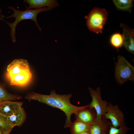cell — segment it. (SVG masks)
<instances>
[{
	"instance_id": "obj_3",
	"label": "cell",
	"mask_w": 134,
	"mask_h": 134,
	"mask_svg": "<svg viewBox=\"0 0 134 134\" xmlns=\"http://www.w3.org/2000/svg\"><path fill=\"white\" fill-rule=\"evenodd\" d=\"M108 14L103 8L94 7L85 17L88 28L97 34L102 33L103 27L107 19Z\"/></svg>"
},
{
	"instance_id": "obj_19",
	"label": "cell",
	"mask_w": 134,
	"mask_h": 134,
	"mask_svg": "<svg viewBox=\"0 0 134 134\" xmlns=\"http://www.w3.org/2000/svg\"><path fill=\"white\" fill-rule=\"evenodd\" d=\"M12 128L8 123L6 117L0 114V131L2 134H9Z\"/></svg>"
},
{
	"instance_id": "obj_1",
	"label": "cell",
	"mask_w": 134,
	"mask_h": 134,
	"mask_svg": "<svg viewBox=\"0 0 134 134\" xmlns=\"http://www.w3.org/2000/svg\"><path fill=\"white\" fill-rule=\"evenodd\" d=\"M72 95H61L56 94L55 91H51L49 95H44L32 92L27 95L25 98L27 99L37 101L52 107L60 109L63 111L66 116L64 128L70 127L72 122L71 116L79 110L85 107V106H78L72 104L70 99Z\"/></svg>"
},
{
	"instance_id": "obj_10",
	"label": "cell",
	"mask_w": 134,
	"mask_h": 134,
	"mask_svg": "<svg viewBox=\"0 0 134 134\" xmlns=\"http://www.w3.org/2000/svg\"><path fill=\"white\" fill-rule=\"evenodd\" d=\"M32 77V74L30 70L14 75L7 79L11 85L23 86L29 83Z\"/></svg>"
},
{
	"instance_id": "obj_8",
	"label": "cell",
	"mask_w": 134,
	"mask_h": 134,
	"mask_svg": "<svg viewBox=\"0 0 134 134\" xmlns=\"http://www.w3.org/2000/svg\"><path fill=\"white\" fill-rule=\"evenodd\" d=\"M30 70L27 60L23 59H15L7 66L6 76L7 78L12 75Z\"/></svg>"
},
{
	"instance_id": "obj_20",
	"label": "cell",
	"mask_w": 134,
	"mask_h": 134,
	"mask_svg": "<svg viewBox=\"0 0 134 134\" xmlns=\"http://www.w3.org/2000/svg\"><path fill=\"white\" fill-rule=\"evenodd\" d=\"M131 129L126 125L117 128L114 127L111 125L107 134H126L128 130Z\"/></svg>"
},
{
	"instance_id": "obj_6",
	"label": "cell",
	"mask_w": 134,
	"mask_h": 134,
	"mask_svg": "<svg viewBox=\"0 0 134 134\" xmlns=\"http://www.w3.org/2000/svg\"><path fill=\"white\" fill-rule=\"evenodd\" d=\"M107 108V112L102 117L106 119L109 120L112 126L117 128L126 125L124 114L119 109L117 104L113 105L110 102Z\"/></svg>"
},
{
	"instance_id": "obj_16",
	"label": "cell",
	"mask_w": 134,
	"mask_h": 134,
	"mask_svg": "<svg viewBox=\"0 0 134 134\" xmlns=\"http://www.w3.org/2000/svg\"><path fill=\"white\" fill-rule=\"evenodd\" d=\"M21 98V96L9 93L5 84L0 82V103L7 101L16 100Z\"/></svg>"
},
{
	"instance_id": "obj_21",
	"label": "cell",
	"mask_w": 134,
	"mask_h": 134,
	"mask_svg": "<svg viewBox=\"0 0 134 134\" xmlns=\"http://www.w3.org/2000/svg\"><path fill=\"white\" fill-rule=\"evenodd\" d=\"M2 11V9L0 7V21H4L5 20L4 19V18L3 16V15L1 14Z\"/></svg>"
},
{
	"instance_id": "obj_2",
	"label": "cell",
	"mask_w": 134,
	"mask_h": 134,
	"mask_svg": "<svg viewBox=\"0 0 134 134\" xmlns=\"http://www.w3.org/2000/svg\"><path fill=\"white\" fill-rule=\"evenodd\" d=\"M26 7L25 10L22 11L17 9L12 6L8 7L9 9L12 10L13 13L11 15L8 16L3 17L8 19L12 18H15L14 21L12 23L6 21H4L9 26L10 28V35L12 41L14 43L16 42L15 36L16 29V26L21 21L25 20H32L34 21L36 25L40 31H42L41 28L38 24L37 21V16L40 13L50 10L52 9L47 7L32 9L28 7L25 3Z\"/></svg>"
},
{
	"instance_id": "obj_9",
	"label": "cell",
	"mask_w": 134,
	"mask_h": 134,
	"mask_svg": "<svg viewBox=\"0 0 134 134\" xmlns=\"http://www.w3.org/2000/svg\"><path fill=\"white\" fill-rule=\"evenodd\" d=\"M22 102L12 101H7L0 103V114L6 117H8L16 112L22 107Z\"/></svg>"
},
{
	"instance_id": "obj_18",
	"label": "cell",
	"mask_w": 134,
	"mask_h": 134,
	"mask_svg": "<svg viewBox=\"0 0 134 134\" xmlns=\"http://www.w3.org/2000/svg\"><path fill=\"white\" fill-rule=\"evenodd\" d=\"M110 43L112 47L118 49L123 45V40L122 35L119 33H114L110 37Z\"/></svg>"
},
{
	"instance_id": "obj_5",
	"label": "cell",
	"mask_w": 134,
	"mask_h": 134,
	"mask_svg": "<svg viewBox=\"0 0 134 134\" xmlns=\"http://www.w3.org/2000/svg\"><path fill=\"white\" fill-rule=\"evenodd\" d=\"M88 89L92 99L91 102L89 104V106L95 110L97 114V121H100L103 116L107 112V107L108 103L102 100L100 87L94 90L88 87Z\"/></svg>"
},
{
	"instance_id": "obj_22",
	"label": "cell",
	"mask_w": 134,
	"mask_h": 134,
	"mask_svg": "<svg viewBox=\"0 0 134 134\" xmlns=\"http://www.w3.org/2000/svg\"><path fill=\"white\" fill-rule=\"evenodd\" d=\"M80 134H89V132H83Z\"/></svg>"
},
{
	"instance_id": "obj_7",
	"label": "cell",
	"mask_w": 134,
	"mask_h": 134,
	"mask_svg": "<svg viewBox=\"0 0 134 134\" xmlns=\"http://www.w3.org/2000/svg\"><path fill=\"white\" fill-rule=\"evenodd\" d=\"M74 114L76 119L90 125L97 122L96 112L94 109L89 107V104L78 110Z\"/></svg>"
},
{
	"instance_id": "obj_17",
	"label": "cell",
	"mask_w": 134,
	"mask_h": 134,
	"mask_svg": "<svg viewBox=\"0 0 134 134\" xmlns=\"http://www.w3.org/2000/svg\"><path fill=\"white\" fill-rule=\"evenodd\" d=\"M113 1L118 10L131 12L133 5V0H113Z\"/></svg>"
},
{
	"instance_id": "obj_15",
	"label": "cell",
	"mask_w": 134,
	"mask_h": 134,
	"mask_svg": "<svg viewBox=\"0 0 134 134\" xmlns=\"http://www.w3.org/2000/svg\"><path fill=\"white\" fill-rule=\"evenodd\" d=\"M90 126L79 120L76 119L72 122L70 127L71 134H80L88 131Z\"/></svg>"
},
{
	"instance_id": "obj_13",
	"label": "cell",
	"mask_w": 134,
	"mask_h": 134,
	"mask_svg": "<svg viewBox=\"0 0 134 134\" xmlns=\"http://www.w3.org/2000/svg\"><path fill=\"white\" fill-rule=\"evenodd\" d=\"M25 2L29 5L30 8H38L44 7L52 9L58 6L57 1L55 0H25Z\"/></svg>"
},
{
	"instance_id": "obj_4",
	"label": "cell",
	"mask_w": 134,
	"mask_h": 134,
	"mask_svg": "<svg viewBox=\"0 0 134 134\" xmlns=\"http://www.w3.org/2000/svg\"><path fill=\"white\" fill-rule=\"evenodd\" d=\"M115 72L116 79L120 85L128 80H134V67L124 57L120 55L118 56Z\"/></svg>"
},
{
	"instance_id": "obj_23",
	"label": "cell",
	"mask_w": 134,
	"mask_h": 134,
	"mask_svg": "<svg viewBox=\"0 0 134 134\" xmlns=\"http://www.w3.org/2000/svg\"><path fill=\"white\" fill-rule=\"evenodd\" d=\"M0 134H2L0 131Z\"/></svg>"
},
{
	"instance_id": "obj_14",
	"label": "cell",
	"mask_w": 134,
	"mask_h": 134,
	"mask_svg": "<svg viewBox=\"0 0 134 134\" xmlns=\"http://www.w3.org/2000/svg\"><path fill=\"white\" fill-rule=\"evenodd\" d=\"M26 116L25 111L22 107L13 114L6 118L8 123L13 128L16 126H21L25 120Z\"/></svg>"
},
{
	"instance_id": "obj_11",
	"label": "cell",
	"mask_w": 134,
	"mask_h": 134,
	"mask_svg": "<svg viewBox=\"0 0 134 134\" xmlns=\"http://www.w3.org/2000/svg\"><path fill=\"white\" fill-rule=\"evenodd\" d=\"M120 27L123 30L122 36L123 40V45L129 51L134 54V31L129 27L122 23Z\"/></svg>"
},
{
	"instance_id": "obj_12",
	"label": "cell",
	"mask_w": 134,
	"mask_h": 134,
	"mask_svg": "<svg viewBox=\"0 0 134 134\" xmlns=\"http://www.w3.org/2000/svg\"><path fill=\"white\" fill-rule=\"evenodd\" d=\"M111 125L109 121L102 117L100 121L90 126L88 132L89 134H107Z\"/></svg>"
}]
</instances>
